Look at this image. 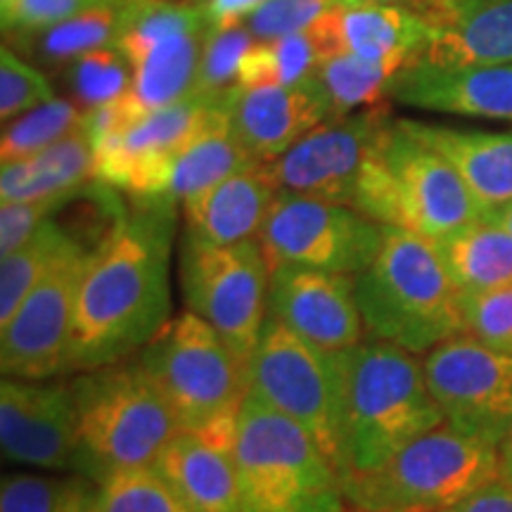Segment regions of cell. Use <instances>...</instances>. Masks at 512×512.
Returning a JSON list of instances; mask_svg holds the SVG:
<instances>
[{
	"label": "cell",
	"instance_id": "cell-1",
	"mask_svg": "<svg viewBox=\"0 0 512 512\" xmlns=\"http://www.w3.org/2000/svg\"><path fill=\"white\" fill-rule=\"evenodd\" d=\"M176 223V202H133L88 254L69 349L72 375L133 358L169 323Z\"/></svg>",
	"mask_w": 512,
	"mask_h": 512
},
{
	"label": "cell",
	"instance_id": "cell-2",
	"mask_svg": "<svg viewBox=\"0 0 512 512\" xmlns=\"http://www.w3.org/2000/svg\"><path fill=\"white\" fill-rule=\"evenodd\" d=\"M344 377L339 477L382 467L422 434L446 425L422 361L396 344L370 339L339 351Z\"/></svg>",
	"mask_w": 512,
	"mask_h": 512
},
{
	"label": "cell",
	"instance_id": "cell-3",
	"mask_svg": "<svg viewBox=\"0 0 512 512\" xmlns=\"http://www.w3.org/2000/svg\"><path fill=\"white\" fill-rule=\"evenodd\" d=\"M368 335L411 354H427L463 335L460 290L434 240L384 226L373 266L354 278Z\"/></svg>",
	"mask_w": 512,
	"mask_h": 512
},
{
	"label": "cell",
	"instance_id": "cell-4",
	"mask_svg": "<svg viewBox=\"0 0 512 512\" xmlns=\"http://www.w3.org/2000/svg\"><path fill=\"white\" fill-rule=\"evenodd\" d=\"M79 413L74 472L93 482L143 470L181 434L136 356L72 377Z\"/></svg>",
	"mask_w": 512,
	"mask_h": 512
},
{
	"label": "cell",
	"instance_id": "cell-5",
	"mask_svg": "<svg viewBox=\"0 0 512 512\" xmlns=\"http://www.w3.org/2000/svg\"><path fill=\"white\" fill-rule=\"evenodd\" d=\"M380 226L441 240L484 211L456 169L394 119L370 152L351 204Z\"/></svg>",
	"mask_w": 512,
	"mask_h": 512
},
{
	"label": "cell",
	"instance_id": "cell-6",
	"mask_svg": "<svg viewBox=\"0 0 512 512\" xmlns=\"http://www.w3.org/2000/svg\"><path fill=\"white\" fill-rule=\"evenodd\" d=\"M233 460L245 512H347L342 477L316 439L249 392Z\"/></svg>",
	"mask_w": 512,
	"mask_h": 512
},
{
	"label": "cell",
	"instance_id": "cell-7",
	"mask_svg": "<svg viewBox=\"0 0 512 512\" xmlns=\"http://www.w3.org/2000/svg\"><path fill=\"white\" fill-rule=\"evenodd\" d=\"M498 448L448 425L422 434L382 467L342 479L354 512H439L498 479Z\"/></svg>",
	"mask_w": 512,
	"mask_h": 512
},
{
	"label": "cell",
	"instance_id": "cell-8",
	"mask_svg": "<svg viewBox=\"0 0 512 512\" xmlns=\"http://www.w3.org/2000/svg\"><path fill=\"white\" fill-rule=\"evenodd\" d=\"M147 377L171 408L181 432L197 434L247 394V368L207 320L185 309L136 354Z\"/></svg>",
	"mask_w": 512,
	"mask_h": 512
},
{
	"label": "cell",
	"instance_id": "cell-9",
	"mask_svg": "<svg viewBox=\"0 0 512 512\" xmlns=\"http://www.w3.org/2000/svg\"><path fill=\"white\" fill-rule=\"evenodd\" d=\"M247 392L302 425L339 472L344 420L339 351L320 349L268 316L247 363Z\"/></svg>",
	"mask_w": 512,
	"mask_h": 512
},
{
	"label": "cell",
	"instance_id": "cell-10",
	"mask_svg": "<svg viewBox=\"0 0 512 512\" xmlns=\"http://www.w3.org/2000/svg\"><path fill=\"white\" fill-rule=\"evenodd\" d=\"M178 278L188 311L219 332L247 368L268 318V264L259 240L211 245L183 233Z\"/></svg>",
	"mask_w": 512,
	"mask_h": 512
},
{
	"label": "cell",
	"instance_id": "cell-11",
	"mask_svg": "<svg viewBox=\"0 0 512 512\" xmlns=\"http://www.w3.org/2000/svg\"><path fill=\"white\" fill-rule=\"evenodd\" d=\"M384 226L349 204L280 192L259 233L268 264L361 275L382 247Z\"/></svg>",
	"mask_w": 512,
	"mask_h": 512
},
{
	"label": "cell",
	"instance_id": "cell-12",
	"mask_svg": "<svg viewBox=\"0 0 512 512\" xmlns=\"http://www.w3.org/2000/svg\"><path fill=\"white\" fill-rule=\"evenodd\" d=\"M444 422L465 437L501 446L512 427V356L456 335L422 358Z\"/></svg>",
	"mask_w": 512,
	"mask_h": 512
},
{
	"label": "cell",
	"instance_id": "cell-13",
	"mask_svg": "<svg viewBox=\"0 0 512 512\" xmlns=\"http://www.w3.org/2000/svg\"><path fill=\"white\" fill-rule=\"evenodd\" d=\"M93 249L64 252L22 306L0 328V370L15 380H55L72 375L69 349L81 280Z\"/></svg>",
	"mask_w": 512,
	"mask_h": 512
},
{
	"label": "cell",
	"instance_id": "cell-14",
	"mask_svg": "<svg viewBox=\"0 0 512 512\" xmlns=\"http://www.w3.org/2000/svg\"><path fill=\"white\" fill-rule=\"evenodd\" d=\"M392 121L387 102L325 119L283 157L268 162V174L280 192L351 207L363 166Z\"/></svg>",
	"mask_w": 512,
	"mask_h": 512
},
{
	"label": "cell",
	"instance_id": "cell-15",
	"mask_svg": "<svg viewBox=\"0 0 512 512\" xmlns=\"http://www.w3.org/2000/svg\"><path fill=\"white\" fill-rule=\"evenodd\" d=\"M216 95H190L147 112L117 136L93 145L95 181L124 192L131 202L166 200L176 157L195 136Z\"/></svg>",
	"mask_w": 512,
	"mask_h": 512
},
{
	"label": "cell",
	"instance_id": "cell-16",
	"mask_svg": "<svg viewBox=\"0 0 512 512\" xmlns=\"http://www.w3.org/2000/svg\"><path fill=\"white\" fill-rule=\"evenodd\" d=\"M0 446L10 463L74 472L79 413L72 377L0 382Z\"/></svg>",
	"mask_w": 512,
	"mask_h": 512
},
{
	"label": "cell",
	"instance_id": "cell-17",
	"mask_svg": "<svg viewBox=\"0 0 512 512\" xmlns=\"http://www.w3.org/2000/svg\"><path fill=\"white\" fill-rule=\"evenodd\" d=\"M268 316L325 351L354 349L366 332L354 278L311 268H271Z\"/></svg>",
	"mask_w": 512,
	"mask_h": 512
},
{
	"label": "cell",
	"instance_id": "cell-18",
	"mask_svg": "<svg viewBox=\"0 0 512 512\" xmlns=\"http://www.w3.org/2000/svg\"><path fill=\"white\" fill-rule=\"evenodd\" d=\"M226 102L235 136L259 164L283 157L306 133L332 117L328 95L316 76L297 86H233Z\"/></svg>",
	"mask_w": 512,
	"mask_h": 512
},
{
	"label": "cell",
	"instance_id": "cell-19",
	"mask_svg": "<svg viewBox=\"0 0 512 512\" xmlns=\"http://www.w3.org/2000/svg\"><path fill=\"white\" fill-rule=\"evenodd\" d=\"M389 98L415 110L512 121V64L446 69L415 62L396 76Z\"/></svg>",
	"mask_w": 512,
	"mask_h": 512
},
{
	"label": "cell",
	"instance_id": "cell-20",
	"mask_svg": "<svg viewBox=\"0 0 512 512\" xmlns=\"http://www.w3.org/2000/svg\"><path fill=\"white\" fill-rule=\"evenodd\" d=\"M320 27L337 53L347 50L366 60L396 64L401 69L420 62L434 38L432 22L420 12L377 0L330 12L320 19Z\"/></svg>",
	"mask_w": 512,
	"mask_h": 512
},
{
	"label": "cell",
	"instance_id": "cell-21",
	"mask_svg": "<svg viewBox=\"0 0 512 512\" xmlns=\"http://www.w3.org/2000/svg\"><path fill=\"white\" fill-rule=\"evenodd\" d=\"M278 195L266 164H252L214 188L188 197L181 204L183 233L211 245L256 240Z\"/></svg>",
	"mask_w": 512,
	"mask_h": 512
},
{
	"label": "cell",
	"instance_id": "cell-22",
	"mask_svg": "<svg viewBox=\"0 0 512 512\" xmlns=\"http://www.w3.org/2000/svg\"><path fill=\"white\" fill-rule=\"evenodd\" d=\"M430 22L434 38L420 62L446 69L512 64V0H451Z\"/></svg>",
	"mask_w": 512,
	"mask_h": 512
},
{
	"label": "cell",
	"instance_id": "cell-23",
	"mask_svg": "<svg viewBox=\"0 0 512 512\" xmlns=\"http://www.w3.org/2000/svg\"><path fill=\"white\" fill-rule=\"evenodd\" d=\"M401 124L458 171L484 214L512 202V131H475L415 119H401Z\"/></svg>",
	"mask_w": 512,
	"mask_h": 512
},
{
	"label": "cell",
	"instance_id": "cell-24",
	"mask_svg": "<svg viewBox=\"0 0 512 512\" xmlns=\"http://www.w3.org/2000/svg\"><path fill=\"white\" fill-rule=\"evenodd\" d=\"M152 467L192 512H245L233 456L197 434H178Z\"/></svg>",
	"mask_w": 512,
	"mask_h": 512
},
{
	"label": "cell",
	"instance_id": "cell-25",
	"mask_svg": "<svg viewBox=\"0 0 512 512\" xmlns=\"http://www.w3.org/2000/svg\"><path fill=\"white\" fill-rule=\"evenodd\" d=\"M226 93L216 95L202 126L176 157L166 185V200L176 202L178 207L188 197L200 195L247 166L259 164L249 157L230 126Z\"/></svg>",
	"mask_w": 512,
	"mask_h": 512
},
{
	"label": "cell",
	"instance_id": "cell-26",
	"mask_svg": "<svg viewBox=\"0 0 512 512\" xmlns=\"http://www.w3.org/2000/svg\"><path fill=\"white\" fill-rule=\"evenodd\" d=\"M95 181V150L86 126L34 157L5 162L0 202H31L86 188Z\"/></svg>",
	"mask_w": 512,
	"mask_h": 512
},
{
	"label": "cell",
	"instance_id": "cell-27",
	"mask_svg": "<svg viewBox=\"0 0 512 512\" xmlns=\"http://www.w3.org/2000/svg\"><path fill=\"white\" fill-rule=\"evenodd\" d=\"M209 29L166 38L133 60L131 100L143 114L195 95L204 36Z\"/></svg>",
	"mask_w": 512,
	"mask_h": 512
},
{
	"label": "cell",
	"instance_id": "cell-28",
	"mask_svg": "<svg viewBox=\"0 0 512 512\" xmlns=\"http://www.w3.org/2000/svg\"><path fill=\"white\" fill-rule=\"evenodd\" d=\"M460 292H489L512 283V235L489 216L434 242Z\"/></svg>",
	"mask_w": 512,
	"mask_h": 512
},
{
	"label": "cell",
	"instance_id": "cell-29",
	"mask_svg": "<svg viewBox=\"0 0 512 512\" xmlns=\"http://www.w3.org/2000/svg\"><path fill=\"white\" fill-rule=\"evenodd\" d=\"M124 3L126 0L98 5V8L57 22L53 27L34 31V34L10 36V41H15L19 48L29 50L41 64L62 69L76 57L93 53L98 48L117 46Z\"/></svg>",
	"mask_w": 512,
	"mask_h": 512
},
{
	"label": "cell",
	"instance_id": "cell-30",
	"mask_svg": "<svg viewBox=\"0 0 512 512\" xmlns=\"http://www.w3.org/2000/svg\"><path fill=\"white\" fill-rule=\"evenodd\" d=\"M332 53L316 29L278 38L256 41L240 64L238 86H297L311 81L320 64Z\"/></svg>",
	"mask_w": 512,
	"mask_h": 512
},
{
	"label": "cell",
	"instance_id": "cell-31",
	"mask_svg": "<svg viewBox=\"0 0 512 512\" xmlns=\"http://www.w3.org/2000/svg\"><path fill=\"white\" fill-rule=\"evenodd\" d=\"M76 245H86V242H81L72 230L62 226L60 216H53L22 247L3 256V264H0V328L10 323L15 311L29 297V292L41 283L43 275L55 266V261Z\"/></svg>",
	"mask_w": 512,
	"mask_h": 512
},
{
	"label": "cell",
	"instance_id": "cell-32",
	"mask_svg": "<svg viewBox=\"0 0 512 512\" xmlns=\"http://www.w3.org/2000/svg\"><path fill=\"white\" fill-rule=\"evenodd\" d=\"M401 72L396 64L373 62L339 50L320 64L316 81L328 95L332 117H339L387 102L392 83Z\"/></svg>",
	"mask_w": 512,
	"mask_h": 512
},
{
	"label": "cell",
	"instance_id": "cell-33",
	"mask_svg": "<svg viewBox=\"0 0 512 512\" xmlns=\"http://www.w3.org/2000/svg\"><path fill=\"white\" fill-rule=\"evenodd\" d=\"M100 484L83 475H10L0 486V512H93Z\"/></svg>",
	"mask_w": 512,
	"mask_h": 512
},
{
	"label": "cell",
	"instance_id": "cell-34",
	"mask_svg": "<svg viewBox=\"0 0 512 512\" xmlns=\"http://www.w3.org/2000/svg\"><path fill=\"white\" fill-rule=\"evenodd\" d=\"M86 112L74 100L55 98L46 105L36 107L22 117L12 119L3 128L0 138V157L5 162H19V159L34 157L38 152L48 150L76 128L83 126Z\"/></svg>",
	"mask_w": 512,
	"mask_h": 512
},
{
	"label": "cell",
	"instance_id": "cell-35",
	"mask_svg": "<svg viewBox=\"0 0 512 512\" xmlns=\"http://www.w3.org/2000/svg\"><path fill=\"white\" fill-rule=\"evenodd\" d=\"M69 93L83 112L114 102L133 88V64L117 46L98 48L62 67Z\"/></svg>",
	"mask_w": 512,
	"mask_h": 512
},
{
	"label": "cell",
	"instance_id": "cell-36",
	"mask_svg": "<svg viewBox=\"0 0 512 512\" xmlns=\"http://www.w3.org/2000/svg\"><path fill=\"white\" fill-rule=\"evenodd\" d=\"M93 512H192L155 467L124 472L100 484Z\"/></svg>",
	"mask_w": 512,
	"mask_h": 512
},
{
	"label": "cell",
	"instance_id": "cell-37",
	"mask_svg": "<svg viewBox=\"0 0 512 512\" xmlns=\"http://www.w3.org/2000/svg\"><path fill=\"white\" fill-rule=\"evenodd\" d=\"M254 43L256 38L245 24L209 27L197 69L195 95H221L238 86L240 64Z\"/></svg>",
	"mask_w": 512,
	"mask_h": 512
},
{
	"label": "cell",
	"instance_id": "cell-38",
	"mask_svg": "<svg viewBox=\"0 0 512 512\" xmlns=\"http://www.w3.org/2000/svg\"><path fill=\"white\" fill-rule=\"evenodd\" d=\"M358 3L366 0H266L247 17L245 27L256 41H278L285 36L304 34L330 12Z\"/></svg>",
	"mask_w": 512,
	"mask_h": 512
},
{
	"label": "cell",
	"instance_id": "cell-39",
	"mask_svg": "<svg viewBox=\"0 0 512 512\" xmlns=\"http://www.w3.org/2000/svg\"><path fill=\"white\" fill-rule=\"evenodd\" d=\"M463 335L512 356V283L489 292H460Z\"/></svg>",
	"mask_w": 512,
	"mask_h": 512
},
{
	"label": "cell",
	"instance_id": "cell-40",
	"mask_svg": "<svg viewBox=\"0 0 512 512\" xmlns=\"http://www.w3.org/2000/svg\"><path fill=\"white\" fill-rule=\"evenodd\" d=\"M55 100L50 81L10 46L0 48V117L12 121Z\"/></svg>",
	"mask_w": 512,
	"mask_h": 512
},
{
	"label": "cell",
	"instance_id": "cell-41",
	"mask_svg": "<svg viewBox=\"0 0 512 512\" xmlns=\"http://www.w3.org/2000/svg\"><path fill=\"white\" fill-rule=\"evenodd\" d=\"M110 3L121 0H8L0 3V15L5 36H24Z\"/></svg>",
	"mask_w": 512,
	"mask_h": 512
},
{
	"label": "cell",
	"instance_id": "cell-42",
	"mask_svg": "<svg viewBox=\"0 0 512 512\" xmlns=\"http://www.w3.org/2000/svg\"><path fill=\"white\" fill-rule=\"evenodd\" d=\"M81 190L43 197V200L0 204V256H8L10 252L22 247L43 223H48L53 216L60 214Z\"/></svg>",
	"mask_w": 512,
	"mask_h": 512
},
{
	"label": "cell",
	"instance_id": "cell-43",
	"mask_svg": "<svg viewBox=\"0 0 512 512\" xmlns=\"http://www.w3.org/2000/svg\"><path fill=\"white\" fill-rule=\"evenodd\" d=\"M439 512H512V486L501 477Z\"/></svg>",
	"mask_w": 512,
	"mask_h": 512
},
{
	"label": "cell",
	"instance_id": "cell-44",
	"mask_svg": "<svg viewBox=\"0 0 512 512\" xmlns=\"http://www.w3.org/2000/svg\"><path fill=\"white\" fill-rule=\"evenodd\" d=\"M190 3L202 5L211 27H233V24H245L247 17L266 0H190Z\"/></svg>",
	"mask_w": 512,
	"mask_h": 512
},
{
	"label": "cell",
	"instance_id": "cell-45",
	"mask_svg": "<svg viewBox=\"0 0 512 512\" xmlns=\"http://www.w3.org/2000/svg\"><path fill=\"white\" fill-rule=\"evenodd\" d=\"M498 465H501L498 477L512 486V427H510L508 437H505L501 441V446H498Z\"/></svg>",
	"mask_w": 512,
	"mask_h": 512
},
{
	"label": "cell",
	"instance_id": "cell-46",
	"mask_svg": "<svg viewBox=\"0 0 512 512\" xmlns=\"http://www.w3.org/2000/svg\"><path fill=\"white\" fill-rule=\"evenodd\" d=\"M484 216H489L491 221H496L498 226H503L512 235V202L505 204V207H501V209L489 211V214H484Z\"/></svg>",
	"mask_w": 512,
	"mask_h": 512
},
{
	"label": "cell",
	"instance_id": "cell-47",
	"mask_svg": "<svg viewBox=\"0 0 512 512\" xmlns=\"http://www.w3.org/2000/svg\"><path fill=\"white\" fill-rule=\"evenodd\" d=\"M0 3H8V0H0Z\"/></svg>",
	"mask_w": 512,
	"mask_h": 512
}]
</instances>
